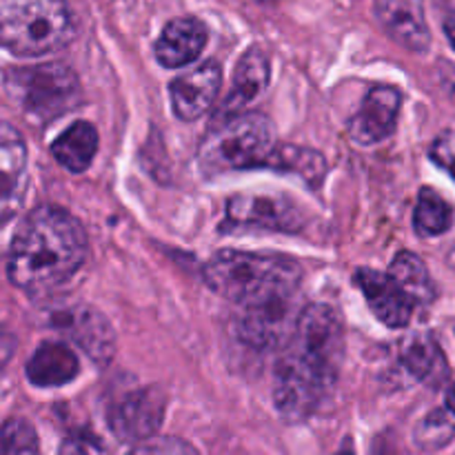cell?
<instances>
[{"mask_svg":"<svg viewBox=\"0 0 455 455\" xmlns=\"http://www.w3.org/2000/svg\"><path fill=\"white\" fill-rule=\"evenodd\" d=\"M345 355V327L329 305L300 311L275 364L274 400L289 420H300L331 394Z\"/></svg>","mask_w":455,"mask_h":455,"instance_id":"cell-1","label":"cell"},{"mask_svg":"<svg viewBox=\"0 0 455 455\" xmlns=\"http://www.w3.org/2000/svg\"><path fill=\"white\" fill-rule=\"evenodd\" d=\"M87 235L78 218L58 207H40L27 216L12 243L7 275L27 293H47L83 267Z\"/></svg>","mask_w":455,"mask_h":455,"instance_id":"cell-2","label":"cell"},{"mask_svg":"<svg viewBox=\"0 0 455 455\" xmlns=\"http://www.w3.org/2000/svg\"><path fill=\"white\" fill-rule=\"evenodd\" d=\"M204 283L238 309L260 307L278 300H296L302 283V267L284 256H260L227 249L207 262Z\"/></svg>","mask_w":455,"mask_h":455,"instance_id":"cell-3","label":"cell"},{"mask_svg":"<svg viewBox=\"0 0 455 455\" xmlns=\"http://www.w3.org/2000/svg\"><path fill=\"white\" fill-rule=\"evenodd\" d=\"M274 124L262 114H240L220 120L204 136L198 151L203 173L218 176L240 169L267 167L275 151Z\"/></svg>","mask_w":455,"mask_h":455,"instance_id":"cell-4","label":"cell"},{"mask_svg":"<svg viewBox=\"0 0 455 455\" xmlns=\"http://www.w3.org/2000/svg\"><path fill=\"white\" fill-rule=\"evenodd\" d=\"M74 36L67 0H9L0 7V44L16 56H44Z\"/></svg>","mask_w":455,"mask_h":455,"instance_id":"cell-5","label":"cell"},{"mask_svg":"<svg viewBox=\"0 0 455 455\" xmlns=\"http://www.w3.org/2000/svg\"><path fill=\"white\" fill-rule=\"evenodd\" d=\"M9 93L29 118L49 123L76 109L83 100L78 76L62 62L34 67H13L7 71Z\"/></svg>","mask_w":455,"mask_h":455,"instance_id":"cell-6","label":"cell"},{"mask_svg":"<svg viewBox=\"0 0 455 455\" xmlns=\"http://www.w3.org/2000/svg\"><path fill=\"white\" fill-rule=\"evenodd\" d=\"M167 411V395L158 387L133 389L107 411L111 434L123 443H145L156 435Z\"/></svg>","mask_w":455,"mask_h":455,"instance_id":"cell-7","label":"cell"},{"mask_svg":"<svg viewBox=\"0 0 455 455\" xmlns=\"http://www.w3.org/2000/svg\"><path fill=\"white\" fill-rule=\"evenodd\" d=\"M227 220L238 227H260L271 231H300L305 218L298 204L284 196L240 194L227 203Z\"/></svg>","mask_w":455,"mask_h":455,"instance_id":"cell-8","label":"cell"},{"mask_svg":"<svg viewBox=\"0 0 455 455\" xmlns=\"http://www.w3.org/2000/svg\"><path fill=\"white\" fill-rule=\"evenodd\" d=\"M49 323L65 331L96 364H107L114 358L116 336L102 314L87 305L69 307L52 314Z\"/></svg>","mask_w":455,"mask_h":455,"instance_id":"cell-9","label":"cell"},{"mask_svg":"<svg viewBox=\"0 0 455 455\" xmlns=\"http://www.w3.org/2000/svg\"><path fill=\"white\" fill-rule=\"evenodd\" d=\"M27 187L29 176L25 138L12 124L0 123V225L20 212Z\"/></svg>","mask_w":455,"mask_h":455,"instance_id":"cell-10","label":"cell"},{"mask_svg":"<svg viewBox=\"0 0 455 455\" xmlns=\"http://www.w3.org/2000/svg\"><path fill=\"white\" fill-rule=\"evenodd\" d=\"M222 84V69L216 60H207L169 84L173 114L185 123L198 120L216 102Z\"/></svg>","mask_w":455,"mask_h":455,"instance_id":"cell-11","label":"cell"},{"mask_svg":"<svg viewBox=\"0 0 455 455\" xmlns=\"http://www.w3.org/2000/svg\"><path fill=\"white\" fill-rule=\"evenodd\" d=\"M403 93L395 87H373L363 107L349 123L351 140L358 145H378L394 133L398 123Z\"/></svg>","mask_w":455,"mask_h":455,"instance_id":"cell-12","label":"cell"},{"mask_svg":"<svg viewBox=\"0 0 455 455\" xmlns=\"http://www.w3.org/2000/svg\"><path fill=\"white\" fill-rule=\"evenodd\" d=\"M373 9L387 34L404 49L425 53L431 44L422 0H373Z\"/></svg>","mask_w":455,"mask_h":455,"instance_id":"cell-13","label":"cell"},{"mask_svg":"<svg viewBox=\"0 0 455 455\" xmlns=\"http://www.w3.org/2000/svg\"><path fill=\"white\" fill-rule=\"evenodd\" d=\"M355 283L363 289L364 298L369 302V309L373 311L380 323L391 329L407 327L413 314V302L407 293L394 283L387 274L373 269H360L355 274Z\"/></svg>","mask_w":455,"mask_h":455,"instance_id":"cell-14","label":"cell"},{"mask_svg":"<svg viewBox=\"0 0 455 455\" xmlns=\"http://www.w3.org/2000/svg\"><path fill=\"white\" fill-rule=\"evenodd\" d=\"M269 56H267L260 47L249 49V52L240 58L238 65H235L234 80H231V92L229 96L225 98V105H222L218 118L227 120L234 118V116L244 114V109L262 96V92H265L267 84H269Z\"/></svg>","mask_w":455,"mask_h":455,"instance_id":"cell-15","label":"cell"},{"mask_svg":"<svg viewBox=\"0 0 455 455\" xmlns=\"http://www.w3.org/2000/svg\"><path fill=\"white\" fill-rule=\"evenodd\" d=\"M207 27L198 18H176L169 22L156 43V60L167 69L191 65L207 44Z\"/></svg>","mask_w":455,"mask_h":455,"instance_id":"cell-16","label":"cell"},{"mask_svg":"<svg viewBox=\"0 0 455 455\" xmlns=\"http://www.w3.org/2000/svg\"><path fill=\"white\" fill-rule=\"evenodd\" d=\"M78 373V355L62 342H43L27 363V380L40 389L69 385Z\"/></svg>","mask_w":455,"mask_h":455,"instance_id":"cell-17","label":"cell"},{"mask_svg":"<svg viewBox=\"0 0 455 455\" xmlns=\"http://www.w3.org/2000/svg\"><path fill=\"white\" fill-rule=\"evenodd\" d=\"M403 364L416 380L427 387H434V389L443 387L449 378V363L443 349L434 338L422 336V333L404 342Z\"/></svg>","mask_w":455,"mask_h":455,"instance_id":"cell-18","label":"cell"},{"mask_svg":"<svg viewBox=\"0 0 455 455\" xmlns=\"http://www.w3.org/2000/svg\"><path fill=\"white\" fill-rule=\"evenodd\" d=\"M96 151L98 132L92 123H84V120L71 124L52 145L53 158L71 173L87 172L92 167L93 158H96Z\"/></svg>","mask_w":455,"mask_h":455,"instance_id":"cell-19","label":"cell"},{"mask_svg":"<svg viewBox=\"0 0 455 455\" xmlns=\"http://www.w3.org/2000/svg\"><path fill=\"white\" fill-rule=\"evenodd\" d=\"M389 275L400 289L409 296V300L416 305V302H422V305H429L435 298L434 280H431L429 271H427L425 262L411 251H400L398 256L394 258L389 267Z\"/></svg>","mask_w":455,"mask_h":455,"instance_id":"cell-20","label":"cell"},{"mask_svg":"<svg viewBox=\"0 0 455 455\" xmlns=\"http://www.w3.org/2000/svg\"><path fill=\"white\" fill-rule=\"evenodd\" d=\"M267 167L296 173L309 187H320V182L324 180V173H327V163H324L323 154L293 145L275 147Z\"/></svg>","mask_w":455,"mask_h":455,"instance_id":"cell-21","label":"cell"},{"mask_svg":"<svg viewBox=\"0 0 455 455\" xmlns=\"http://www.w3.org/2000/svg\"><path fill=\"white\" fill-rule=\"evenodd\" d=\"M413 227L425 238L444 234L451 227V207L447 200L434 189H422L418 196L416 212H413Z\"/></svg>","mask_w":455,"mask_h":455,"instance_id":"cell-22","label":"cell"},{"mask_svg":"<svg viewBox=\"0 0 455 455\" xmlns=\"http://www.w3.org/2000/svg\"><path fill=\"white\" fill-rule=\"evenodd\" d=\"M453 438L455 418L447 409H435V411H431L416 427V434H413V440H416V444L422 451H438V449L447 447Z\"/></svg>","mask_w":455,"mask_h":455,"instance_id":"cell-23","label":"cell"},{"mask_svg":"<svg viewBox=\"0 0 455 455\" xmlns=\"http://www.w3.org/2000/svg\"><path fill=\"white\" fill-rule=\"evenodd\" d=\"M38 435L27 420L13 418L0 425V455H36Z\"/></svg>","mask_w":455,"mask_h":455,"instance_id":"cell-24","label":"cell"},{"mask_svg":"<svg viewBox=\"0 0 455 455\" xmlns=\"http://www.w3.org/2000/svg\"><path fill=\"white\" fill-rule=\"evenodd\" d=\"M127 455H200L189 443L180 438H151L138 444Z\"/></svg>","mask_w":455,"mask_h":455,"instance_id":"cell-25","label":"cell"},{"mask_svg":"<svg viewBox=\"0 0 455 455\" xmlns=\"http://www.w3.org/2000/svg\"><path fill=\"white\" fill-rule=\"evenodd\" d=\"M431 160L455 180V133H443L431 145Z\"/></svg>","mask_w":455,"mask_h":455,"instance_id":"cell-26","label":"cell"},{"mask_svg":"<svg viewBox=\"0 0 455 455\" xmlns=\"http://www.w3.org/2000/svg\"><path fill=\"white\" fill-rule=\"evenodd\" d=\"M440 16H443L444 34H447L449 43L455 49V0H435Z\"/></svg>","mask_w":455,"mask_h":455,"instance_id":"cell-27","label":"cell"},{"mask_svg":"<svg viewBox=\"0 0 455 455\" xmlns=\"http://www.w3.org/2000/svg\"><path fill=\"white\" fill-rule=\"evenodd\" d=\"M13 351H16V338L7 329L0 327V369L12 360Z\"/></svg>","mask_w":455,"mask_h":455,"instance_id":"cell-28","label":"cell"},{"mask_svg":"<svg viewBox=\"0 0 455 455\" xmlns=\"http://www.w3.org/2000/svg\"><path fill=\"white\" fill-rule=\"evenodd\" d=\"M58 455H93L92 449H89L87 443L83 440H67L65 444L60 447Z\"/></svg>","mask_w":455,"mask_h":455,"instance_id":"cell-29","label":"cell"},{"mask_svg":"<svg viewBox=\"0 0 455 455\" xmlns=\"http://www.w3.org/2000/svg\"><path fill=\"white\" fill-rule=\"evenodd\" d=\"M444 83H447V89L451 92V96H455V67H449Z\"/></svg>","mask_w":455,"mask_h":455,"instance_id":"cell-30","label":"cell"},{"mask_svg":"<svg viewBox=\"0 0 455 455\" xmlns=\"http://www.w3.org/2000/svg\"><path fill=\"white\" fill-rule=\"evenodd\" d=\"M447 411L455 418V385L447 391Z\"/></svg>","mask_w":455,"mask_h":455,"instance_id":"cell-31","label":"cell"},{"mask_svg":"<svg viewBox=\"0 0 455 455\" xmlns=\"http://www.w3.org/2000/svg\"><path fill=\"white\" fill-rule=\"evenodd\" d=\"M451 262H453V267H455V249H453V253H451Z\"/></svg>","mask_w":455,"mask_h":455,"instance_id":"cell-32","label":"cell"},{"mask_svg":"<svg viewBox=\"0 0 455 455\" xmlns=\"http://www.w3.org/2000/svg\"><path fill=\"white\" fill-rule=\"evenodd\" d=\"M340 455H351V453H349V451H342Z\"/></svg>","mask_w":455,"mask_h":455,"instance_id":"cell-33","label":"cell"}]
</instances>
